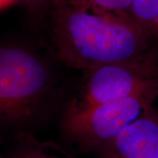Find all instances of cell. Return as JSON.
<instances>
[{
	"instance_id": "obj_8",
	"label": "cell",
	"mask_w": 158,
	"mask_h": 158,
	"mask_svg": "<svg viewBox=\"0 0 158 158\" xmlns=\"http://www.w3.org/2000/svg\"><path fill=\"white\" fill-rule=\"evenodd\" d=\"M77 6L128 15L133 0H65Z\"/></svg>"
},
{
	"instance_id": "obj_11",
	"label": "cell",
	"mask_w": 158,
	"mask_h": 158,
	"mask_svg": "<svg viewBox=\"0 0 158 158\" xmlns=\"http://www.w3.org/2000/svg\"><path fill=\"white\" fill-rule=\"evenodd\" d=\"M0 158H1V156H0Z\"/></svg>"
},
{
	"instance_id": "obj_10",
	"label": "cell",
	"mask_w": 158,
	"mask_h": 158,
	"mask_svg": "<svg viewBox=\"0 0 158 158\" xmlns=\"http://www.w3.org/2000/svg\"><path fill=\"white\" fill-rule=\"evenodd\" d=\"M18 0H0V9L6 8L11 4L15 3Z\"/></svg>"
},
{
	"instance_id": "obj_6",
	"label": "cell",
	"mask_w": 158,
	"mask_h": 158,
	"mask_svg": "<svg viewBox=\"0 0 158 158\" xmlns=\"http://www.w3.org/2000/svg\"><path fill=\"white\" fill-rule=\"evenodd\" d=\"M14 141L9 158H75L56 142L40 141L32 133L18 136Z\"/></svg>"
},
{
	"instance_id": "obj_9",
	"label": "cell",
	"mask_w": 158,
	"mask_h": 158,
	"mask_svg": "<svg viewBox=\"0 0 158 158\" xmlns=\"http://www.w3.org/2000/svg\"><path fill=\"white\" fill-rule=\"evenodd\" d=\"M34 11H43L48 10L56 0H21Z\"/></svg>"
},
{
	"instance_id": "obj_2",
	"label": "cell",
	"mask_w": 158,
	"mask_h": 158,
	"mask_svg": "<svg viewBox=\"0 0 158 158\" xmlns=\"http://www.w3.org/2000/svg\"><path fill=\"white\" fill-rule=\"evenodd\" d=\"M52 66L26 43L0 42V139L31 133L55 90Z\"/></svg>"
},
{
	"instance_id": "obj_7",
	"label": "cell",
	"mask_w": 158,
	"mask_h": 158,
	"mask_svg": "<svg viewBox=\"0 0 158 158\" xmlns=\"http://www.w3.org/2000/svg\"><path fill=\"white\" fill-rule=\"evenodd\" d=\"M128 16L153 46H158V0H133Z\"/></svg>"
},
{
	"instance_id": "obj_5",
	"label": "cell",
	"mask_w": 158,
	"mask_h": 158,
	"mask_svg": "<svg viewBox=\"0 0 158 158\" xmlns=\"http://www.w3.org/2000/svg\"><path fill=\"white\" fill-rule=\"evenodd\" d=\"M98 158H158V109H147L136 121L98 151Z\"/></svg>"
},
{
	"instance_id": "obj_1",
	"label": "cell",
	"mask_w": 158,
	"mask_h": 158,
	"mask_svg": "<svg viewBox=\"0 0 158 158\" xmlns=\"http://www.w3.org/2000/svg\"><path fill=\"white\" fill-rule=\"evenodd\" d=\"M57 57L86 71L135 59L151 49L146 35L128 15L56 0L49 9Z\"/></svg>"
},
{
	"instance_id": "obj_4",
	"label": "cell",
	"mask_w": 158,
	"mask_h": 158,
	"mask_svg": "<svg viewBox=\"0 0 158 158\" xmlns=\"http://www.w3.org/2000/svg\"><path fill=\"white\" fill-rule=\"evenodd\" d=\"M158 80V46L141 56L85 71L68 108H85L135 95Z\"/></svg>"
},
{
	"instance_id": "obj_3",
	"label": "cell",
	"mask_w": 158,
	"mask_h": 158,
	"mask_svg": "<svg viewBox=\"0 0 158 158\" xmlns=\"http://www.w3.org/2000/svg\"><path fill=\"white\" fill-rule=\"evenodd\" d=\"M157 98L158 80L128 98L85 108H68L64 130L81 148L98 151L153 106Z\"/></svg>"
}]
</instances>
